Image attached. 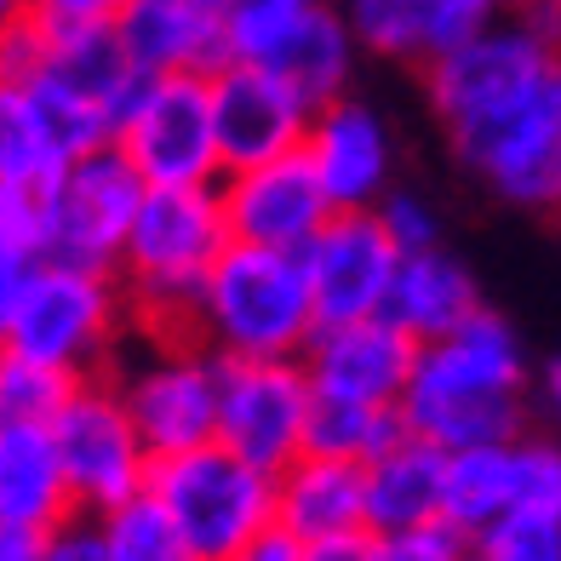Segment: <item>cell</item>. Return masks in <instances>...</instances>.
Returning <instances> with one entry per match:
<instances>
[{
	"instance_id": "cell-16",
	"label": "cell",
	"mask_w": 561,
	"mask_h": 561,
	"mask_svg": "<svg viewBox=\"0 0 561 561\" xmlns=\"http://www.w3.org/2000/svg\"><path fill=\"white\" fill-rule=\"evenodd\" d=\"M304 373L316 396L339 401H373V407H401L407 378L419 362V339L401 333L390 316H362V321H327L304 344Z\"/></svg>"
},
{
	"instance_id": "cell-29",
	"label": "cell",
	"mask_w": 561,
	"mask_h": 561,
	"mask_svg": "<svg viewBox=\"0 0 561 561\" xmlns=\"http://www.w3.org/2000/svg\"><path fill=\"white\" fill-rule=\"evenodd\" d=\"M476 550L493 561H561V510H504L476 539Z\"/></svg>"
},
{
	"instance_id": "cell-38",
	"label": "cell",
	"mask_w": 561,
	"mask_h": 561,
	"mask_svg": "<svg viewBox=\"0 0 561 561\" xmlns=\"http://www.w3.org/2000/svg\"><path fill=\"white\" fill-rule=\"evenodd\" d=\"M41 556V533H23L0 516V561H35Z\"/></svg>"
},
{
	"instance_id": "cell-3",
	"label": "cell",
	"mask_w": 561,
	"mask_h": 561,
	"mask_svg": "<svg viewBox=\"0 0 561 561\" xmlns=\"http://www.w3.org/2000/svg\"><path fill=\"white\" fill-rule=\"evenodd\" d=\"M229 247V218L218 184H167L144 190L138 218L126 229L115 280L126 293L133 327L149 339H190L201 287Z\"/></svg>"
},
{
	"instance_id": "cell-32",
	"label": "cell",
	"mask_w": 561,
	"mask_h": 561,
	"mask_svg": "<svg viewBox=\"0 0 561 561\" xmlns=\"http://www.w3.org/2000/svg\"><path fill=\"white\" fill-rule=\"evenodd\" d=\"M378 224H385V236L396 241L401 259L407 252L442 247V213L430 207L424 195H413V190H390L385 201H378Z\"/></svg>"
},
{
	"instance_id": "cell-26",
	"label": "cell",
	"mask_w": 561,
	"mask_h": 561,
	"mask_svg": "<svg viewBox=\"0 0 561 561\" xmlns=\"http://www.w3.org/2000/svg\"><path fill=\"white\" fill-rule=\"evenodd\" d=\"M407 436L401 407H373V401H339V396H316L310 407V453L321 458H344V465H373L378 453H390Z\"/></svg>"
},
{
	"instance_id": "cell-27",
	"label": "cell",
	"mask_w": 561,
	"mask_h": 561,
	"mask_svg": "<svg viewBox=\"0 0 561 561\" xmlns=\"http://www.w3.org/2000/svg\"><path fill=\"white\" fill-rule=\"evenodd\" d=\"M98 522V539H104V556L110 561H195V550L184 545V533L178 522L161 510L156 493H133L126 504L104 510Z\"/></svg>"
},
{
	"instance_id": "cell-21",
	"label": "cell",
	"mask_w": 561,
	"mask_h": 561,
	"mask_svg": "<svg viewBox=\"0 0 561 561\" xmlns=\"http://www.w3.org/2000/svg\"><path fill=\"white\" fill-rule=\"evenodd\" d=\"M0 516L23 533H53L81 516L46 424H0Z\"/></svg>"
},
{
	"instance_id": "cell-2",
	"label": "cell",
	"mask_w": 561,
	"mask_h": 561,
	"mask_svg": "<svg viewBox=\"0 0 561 561\" xmlns=\"http://www.w3.org/2000/svg\"><path fill=\"white\" fill-rule=\"evenodd\" d=\"M527 413V350L522 333L488 304L453 333L419 344L401 396V424L442 453L522 436Z\"/></svg>"
},
{
	"instance_id": "cell-15",
	"label": "cell",
	"mask_w": 561,
	"mask_h": 561,
	"mask_svg": "<svg viewBox=\"0 0 561 561\" xmlns=\"http://www.w3.org/2000/svg\"><path fill=\"white\" fill-rule=\"evenodd\" d=\"M207 87H213V133H218L224 172L264 167L275 156L304 149V133H310L316 110L280 75H270L259 64H218L207 75Z\"/></svg>"
},
{
	"instance_id": "cell-37",
	"label": "cell",
	"mask_w": 561,
	"mask_h": 561,
	"mask_svg": "<svg viewBox=\"0 0 561 561\" xmlns=\"http://www.w3.org/2000/svg\"><path fill=\"white\" fill-rule=\"evenodd\" d=\"M229 561H304V545L293 539V533H280V527H270V533H259L241 556H229Z\"/></svg>"
},
{
	"instance_id": "cell-11",
	"label": "cell",
	"mask_w": 561,
	"mask_h": 561,
	"mask_svg": "<svg viewBox=\"0 0 561 561\" xmlns=\"http://www.w3.org/2000/svg\"><path fill=\"white\" fill-rule=\"evenodd\" d=\"M218 378L224 362L195 339H156L149 355L126 362L115 390L156 458L218 442Z\"/></svg>"
},
{
	"instance_id": "cell-13",
	"label": "cell",
	"mask_w": 561,
	"mask_h": 561,
	"mask_svg": "<svg viewBox=\"0 0 561 561\" xmlns=\"http://www.w3.org/2000/svg\"><path fill=\"white\" fill-rule=\"evenodd\" d=\"M304 280L316 298V321H362V316H385L401 252L373 213H333L321 224V236L298 252Z\"/></svg>"
},
{
	"instance_id": "cell-24",
	"label": "cell",
	"mask_w": 561,
	"mask_h": 561,
	"mask_svg": "<svg viewBox=\"0 0 561 561\" xmlns=\"http://www.w3.org/2000/svg\"><path fill=\"white\" fill-rule=\"evenodd\" d=\"M516 442V436H510ZM510 442L458 447L442 470V527H453L465 545H476L504 510H516V453Z\"/></svg>"
},
{
	"instance_id": "cell-42",
	"label": "cell",
	"mask_w": 561,
	"mask_h": 561,
	"mask_svg": "<svg viewBox=\"0 0 561 561\" xmlns=\"http://www.w3.org/2000/svg\"><path fill=\"white\" fill-rule=\"evenodd\" d=\"M195 7H201V12H213V18H224V12H236L241 0H195Z\"/></svg>"
},
{
	"instance_id": "cell-7",
	"label": "cell",
	"mask_w": 561,
	"mask_h": 561,
	"mask_svg": "<svg viewBox=\"0 0 561 561\" xmlns=\"http://www.w3.org/2000/svg\"><path fill=\"white\" fill-rule=\"evenodd\" d=\"M355 53L362 46L344 12L327 0H241L236 12H224V64H259L280 75L310 110L350 92Z\"/></svg>"
},
{
	"instance_id": "cell-31",
	"label": "cell",
	"mask_w": 561,
	"mask_h": 561,
	"mask_svg": "<svg viewBox=\"0 0 561 561\" xmlns=\"http://www.w3.org/2000/svg\"><path fill=\"white\" fill-rule=\"evenodd\" d=\"M516 504L561 510V436H516Z\"/></svg>"
},
{
	"instance_id": "cell-33",
	"label": "cell",
	"mask_w": 561,
	"mask_h": 561,
	"mask_svg": "<svg viewBox=\"0 0 561 561\" xmlns=\"http://www.w3.org/2000/svg\"><path fill=\"white\" fill-rule=\"evenodd\" d=\"M35 561H110V556H104V539H98L92 516H69L64 527L41 533V556Z\"/></svg>"
},
{
	"instance_id": "cell-8",
	"label": "cell",
	"mask_w": 561,
	"mask_h": 561,
	"mask_svg": "<svg viewBox=\"0 0 561 561\" xmlns=\"http://www.w3.org/2000/svg\"><path fill=\"white\" fill-rule=\"evenodd\" d=\"M115 149L138 167L149 190L218 184L224 156L213 133L207 75H138V87L115 121Z\"/></svg>"
},
{
	"instance_id": "cell-6",
	"label": "cell",
	"mask_w": 561,
	"mask_h": 561,
	"mask_svg": "<svg viewBox=\"0 0 561 561\" xmlns=\"http://www.w3.org/2000/svg\"><path fill=\"white\" fill-rule=\"evenodd\" d=\"M149 493L178 522L195 561H229L275 527V476L252 470L224 442L156 458Z\"/></svg>"
},
{
	"instance_id": "cell-9",
	"label": "cell",
	"mask_w": 561,
	"mask_h": 561,
	"mask_svg": "<svg viewBox=\"0 0 561 561\" xmlns=\"http://www.w3.org/2000/svg\"><path fill=\"white\" fill-rule=\"evenodd\" d=\"M46 430L58 442V458H64V476H69V493H75L81 516H104V510H115L149 488L156 453L144 447L115 378H104V373L75 378V390L64 396V407Z\"/></svg>"
},
{
	"instance_id": "cell-25",
	"label": "cell",
	"mask_w": 561,
	"mask_h": 561,
	"mask_svg": "<svg viewBox=\"0 0 561 561\" xmlns=\"http://www.w3.org/2000/svg\"><path fill=\"white\" fill-rule=\"evenodd\" d=\"M69 156L58 149L53 126L41 121L23 81L0 75V190H46Z\"/></svg>"
},
{
	"instance_id": "cell-44",
	"label": "cell",
	"mask_w": 561,
	"mask_h": 561,
	"mask_svg": "<svg viewBox=\"0 0 561 561\" xmlns=\"http://www.w3.org/2000/svg\"><path fill=\"white\" fill-rule=\"evenodd\" d=\"M0 333H7V298H0Z\"/></svg>"
},
{
	"instance_id": "cell-4",
	"label": "cell",
	"mask_w": 561,
	"mask_h": 561,
	"mask_svg": "<svg viewBox=\"0 0 561 561\" xmlns=\"http://www.w3.org/2000/svg\"><path fill=\"white\" fill-rule=\"evenodd\" d=\"M316 298L304 280V259L280 247L229 241L195 304V344L218 362H287L316 339Z\"/></svg>"
},
{
	"instance_id": "cell-30",
	"label": "cell",
	"mask_w": 561,
	"mask_h": 561,
	"mask_svg": "<svg viewBox=\"0 0 561 561\" xmlns=\"http://www.w3.org/2000/svg\"><path fill=\"white\" fill-rule=\"evenodd\" d=\"M41 252V195L35 190H0V298H12Z\"/></svg>"
},
{
	"instance_id": "cell-43",
	"label": "cell",
	"mask_w": 561,
	"mask_h": 561,
	"mask_svg": "<svg viewBox=\"0 0 561 561\" xmlns=\"http://www.w3.org/2000/svg\"><path fill=\"white\" fill-rule=\"evenodd\" d=\"M458 561H493V556H481V550L470 545V550H465V556H458Z\"/></svg>"
},
{
	"instance_id": "cell-28",
	"label": "cell",
	"mask_w": 561,
	"mask_h": 561,
	"mask_svg": "<svg viewBox=\"0 0 561 561\" xmlns=\"http://www.w3.org/2000/svg\"><path fill=\"white\" fill-rule=\"evenodd\" d=\"M69 390H75L69 373L30 362L18 350H0V424H53Z\"/></svg>"
},
{
	"instance_id": "cell-23",
	"label": "cell",
	"mask_w": 561,
	"mask_h": 561,
	"mask_svg": "<svg viewBox=\"0 0 561 561\" xmlns=\"http://www.w3.org/2000/svg\"><path fill=\"white\" fill-rule=\"evenodd\" d=\"M476 310H481V287L447 247L407 252L401 270H396L390 304H385V316L401 327V333H413L419 344L453 333V327H465Z\"/></svg>"
},
{
	"instance_id": "cell-1",
	"label": "cell",
	"mask_w": 561,
	"mask_h": 561,
	"mask_svg": "<svg viewBox=\"0 0 561 561\" xmlns=\"http://www.w3.org/2000/svg\"><path fill=\"white\" fill-rule=\"evenodd\" d=\"M424 92L453 156L499 201L561 213V53L516 18H493L424 64Z\"/></svg>"
},
{
	"instance_id": "cell-12",
	"label": "cell",
	"mask_w": 561,
	"mask_h": 561,
	"mask_svg": "<svg viewBox=\"0 0 561 561\" xmlns=\"http://www.w3.org/2000/svg\"><path fill=\"white\" fill-rule=\"evenodd\" d=\"M310 373L298 355L287 362H224L218 378V442L252 470L280 476L310 453Z\"/></svg>"
},
{
	"instance_id": "cell-22",
	"label": "cell",
	"mask_w": 561,
	"mask_h": 561,
	"mask_svg": "<svg viewBox=\"0 0 561 561\" xmlns=\"http://www.w3.org/2000/svg\"><path fill=\"white\" fill-rule=\"evenodd\" d=\"M442 470L447 453L419 436H401L390 453L367 465V533L373 539H396L442 522Z\"/></svg>"
},
{
	"instance_id": "cell-36",
	"label": "cell",
	"mask_w": 561,
	"mask_h": 561,
	"mask_svg": "<svg viewBox=\"0 0 561 561\" xmlns=\"http://www.w3.org/2000/svg\"><path fill=\"white\" fill-rule=\"evenodd\" d=\"M378 539L373 533H339V539H316L304 545V561H373Z\"/></svg>"
},
{
	"instance_id": "cell-14",
	"label": "cell",
	"mask_w": 561,
	"mask_h": 561,
	"mask_svg": "<svg viewBox=\"0 0 561 561\" xmlns=\"http://www.w3.org/2000/svg\"><path fill=\"white\" fill-rule=\"evenodd\" d=\"M218 195H224V218H229V241H247V247L304 252L321 236V224L333 218V201H327L304 149L275 156L264 167L224 172Z\"/></svg>"
},
{
	"instance_id": "cell-19",
	"label": "cell",
	"mask_w": 561,
	"mask_h": 561,
	"mask_svg": "<svg viewBox=\"0 0 561 561\" xmlns=\"http://www.w3.org/2000/svg\"><path fill=\"white\" fill-rule=\"evenodd\" d=\"M275 527L298 545L339 539V533H367V470L344 458L304 453L275 476Z\"/></svg>"
},
{
	"instance_id": "cell-20",
	"label": "cell",
	"mask_w": 561,
	"mask_h": 561,
	"mask_svg": "<svg viewBox=\"0 0 561 561\" xmlns=\"http://www.w3.org/2000/svg\"><path fill=\"white\" fill-rule=\"evenodd\" d=\"M344 23L355 46L373 58L436 64L493 18H476L465 7H453V0H344Z\"/></svg>"
},
{
	"instance_id": "cell-45",
	"label": "cell",
	"mask_w": 561,
	"mask_h": 561,
	"mask_svg": "<svg viewBox=\"0 0 561 561\" xmlns=\"http://www.w3.org/2000/svg\"><path fill=\"white\" fill-rule=\"evenodd\" d=\"M373 561H396V556H390V550H378V556H373Z\"/></svg>"
},
{
	"instance_id": "cell-39",
	"label": "cell",
	"mask_w": 561,
	"mask_h": 561,
	"mask_svg": "<svg viewBox=\"0 0 561 561\" xmlns=\"http://www.w3.org/2000/svg\"><path fill=\"white\" fill-rule=\"evenodd\" d=\"M539 401H545V413H550V424H556V436H561V355L539 373Z\"/></svg>"
},
{
	"instance_id": "cell-46",
	"label": "cell",
	"mask_w": 561,
	"mask_h": 561,
	"mask_svg": "<svg viewBox=\"0 0 561 561\" xmlns=\"http://www.w3.org/2000/svg\"><path fill=\"white\" fill-rule=\"evenodd\" d=\"M304 7H310V0H304Z\"/></svg>"
},
{
	"instance_id": "cell-34",
	"label": "cell",
	"mask_w": 561,
	"mask_h": 561,
	"mask_svg": "<svg viewBox=\"0 0 561 561\" xmlns=\"http://www.w3.org/2000/svg\"><path fill=\"white\" fill-rule=\"evenodd\" d=\"M35 23H53V30H92V23H115L133 0H30Z\"/></svg>"
},
{
	"instance_id": "cell-40",
	"label": "cell",
	"mask_w": 561,
	"mask_h": 561,
	"mask_svg": "<svg viewBox=\"0 0 561 561\" xmlns=\"http://www.w3.org/2000/svg\"><path fill=\"white\" fill-rule=\"evenodd\" d=\"M30 18H35L30 0H0V41H12V35H18Z\"/></svg>"
},
{
	"instance_id": "cell-18",
	"label": "cell",
	"mask_w": 561,
	"mask_h": 561,
	"mask_svg": "<svg viewBox=\"0 0 561 561\" xmlns=\"http://www.w3.org/2000/svg\"><path fill=\"white\" fill-rule=\"evenodd\" d=\"M115 41L138 75H213L224 64V18L195 0H133L115 18Z\"/></svg>"
},
{
	"instance_id": "cell-17",
	"label": "cell",
	"mask_w": 561,
	"mask_h": 561,
	"mask_svg": "<svg viewBox=\"0 0 561 561\" xmlns=\"http://www.w3.org/2000/svg\"><path fill=\"white\" fill-rule=\"evenodd\" d=\"M304 156H310L333 213H373L378 201L390 195L396 133L373 104H362V98L344 92L333 104H321L310 115V133H304Z\"/></svg>"
},
{
	"instance_id": "cell-5",
	"label": "cell",
	"mask_w": 561,
	"mask_h": 561,
	"mask_svg": "<svg viewBox=\"0 0 561 561\" xmlns=\"http://www.w3.org/2000/svg\"><path fill=\"white\" fill-rule=\"evenodd\" d=\"M126 327H133V310H126L115 270L35 259L7 298L0 350H18L69 378H92L121 350Z\"/></svg>"
},
{
	"instance_id": "cell-10",
	"label": "cell",
	"mask_w": 561,
	"mask_h": 561,
	"mask_svg": "<svg viewBox=\"0 0 561 561\" xmlns=\"http://www.w3.org/2000/svg\"><path fill=\"white\" fill-rule=\"evenodd\" d=\"M144 190L149 184L115 144L69 156L53 184L41 190V252L58 264L115 270Z\"/></svg>"
},
{
	"instance_id": "cell-35",
	"label": "cell",
	"mask_w": 561,
	"mask_h": 561,
	"mask_svg": "<svg viewBox=\"0 0 561 561\" xmlns=\"http://www.w3.org/2000/svg\"><path fill=\"white\" fill-rule=\"evenodd\" d=\"M510 18H516L533 41H545L550 53H561V0H516Z\"/></svg>"
},
{
	"instance_id": "cell-41",
	"label": "cell",
	"mask_w": 561,
	"mask_h": 561,
	"mask_svg": "<svg viewBox=\"0 0 561 561\" xmlns=\"http://www.w3.org/2000/svg\"><path fill=\"white\" fill-rule=\"evenodd\" d=\"M453 7H465V12H476V18H504L516 0H453Z\"/></svg>"
}]
</instances>
